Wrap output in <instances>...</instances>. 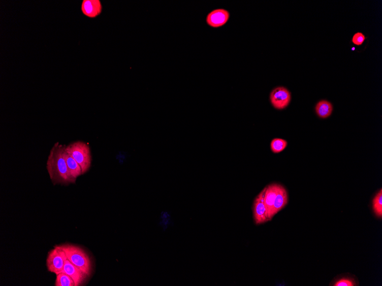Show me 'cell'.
Listing matches in <instances>:
<instances>
[{"label":"cell","mask_w":382,"mask_h":286,"mask_svg":"<svg viewBox=\"0 0 382 286\" xmlns=\"http://www.w3.org/2000/svg\"><path fill=\"white\" fill-rule=\"evenodd\" d=\"M333 110V104L327 100H321L318 102L315 106L316 113L321 119H325L329 118Z\"/></svg>","instance_id":"13"},{"label":"cell","mask_w":382,"mask_h":286,"mask_svg":"<svg viewBox=\"0 0 382 286\" xmlns=\"http://www.w3.org/2000/svg\"><path fill=\"white\" fill-rule=\"evenodd\" d=\"M66 151L79 163L83 174L89 170L92 162V156L87 144L76 141L66 147Z\"/></svg>","instance_id":"3"},{"label":"cell","mask_w":382,"mask_h":286,"mask_svg":"<svg viewBox=\"0 0 382 286\" xmlns=\"http://www.w3.org/2000/svg\"><path fill=\"white\" fill-rule=\"evenodd\" d=\"M372 208L375 215L381 219L382 217V190L380 189L372 200Z\"/></svg>","instance_id":"16"},{"label":"cell","mask_w":382,"mask_h":286,"mask_svg":"<svg viewBox=\"0 0 382 286\" xmlns=\"http://www.w3.org/2000/svg\"><path fill=\"white\" fill-rule=\"evenodd\" d=\"M81 9L85 16L94 19L101 14L103 7L99 0H83Z\"/></svg>","instance_id":"9"},{"label":"cell","mask_w":382,"mask_h":286,"mask_svg":"<svg viewBox=\"0 0 382 286\" xmlns=\"http://www.w3.org/2000/svg\"><path fill=\"white\" fill-rule=\"evenodd\" d=\"M270 99L272 106L276 110H283L289 105L292 100V94L288 89L279 86L272 90Z\"/></svg>","instance_id":"5"},{"label":"cell","mask_w":382,"mask_h":286,"mask_svg":"<svg viewBox=\"0 0 382 286\" xmlns=\"http://www.w3.org/2000/svg\"><path fill=\"white\" fill-rule=\"evenodd\" d=\"M266 188H264L254 199L253 205V216L254 224L261 225L270 221L268 217L267 208L265 206V194Z\"/></svg>","instance_id":"6"},{"label":"cell","mask_w":382,"mask_h":286,"mask_svg":"<svg viewBox=\"0 0 382 286\" xmlns=\"http://www.w3.org/2000/svg\"><path fill=\"white\" fill-rule=\"evenodd\" d=\"M230 13L224 9H217L211 11L206 18L207 23L212 28H219L225 25L230 19Z\"/></svg>","instance_id":"7"},{"label":"cell","mask_w":382,"mask_h":286,"mask_svg":"<svg viewBox=\"0 0 382 286\" xmlns=\"http://www.w3.org/2000/svg\"><path fill=\"white\" fill-rule=\"evenodd\" d=\"M61 272H65V273L70 275L73 280H74L75 286H79L83 284L88 276L83 271H81L79 268L73 264L68 259L66 261L65 267H63Z\"/></svg>","instance_id":"8"},{"label":"cell","mask_w":382,"mask_h":286,"mask_svg":"<svg viewBox=\"0 0 382 286\" xmlns=\"http://www.w3.org/2000/svg\"><path fill=\"white\" fill-rule=\"evenodd\" d=\"M67 258L62 249L58 246L48 253L47 266L49 271L56 275L60 273L65 267Z\"/></svg>","instance_id":"4"},{"label":"cell","mask_w":382,"mask_h":286,"mask_svg":"<svg viewBox=\"0 0 382 286\" xmlns=\"http://www.w3.org/2000/svg\"><path fill=\"white\" fill-rule=\"evenodd\" d=\"M66 160L68 169L69 171L70 176L73 182V184H75L77 178L80 175H83L81 168L75 159L67 152L66 153Z\"/></svg>","instance_id":"12"},{"label":"cell","mask_w":382,"mask_h":286,"mask_svg":"<svg viewBox=\"0 0 382 286\" xmlns=\"http://www.w3.org/2000/svg\"><path fill=\"white\" fill-rule=\"evenodd\" d=\"M66 146L57 142L48 156L47 168L54 185L73 184L66 163Z\"/></svg>","instance_id":"1"},{"label":"cell","mask_w":382,"mask_h":286,"mask_svg":"<svg viewBox=\"0 0 382 286\" xmlns=\"http://www.w3.org/2000/svg\"><path fill=\"white\" fill-rule=\"evenodd\" d=\"M280 185L278 184H272L268 185L266 187V189L264 201H265V204L268 213V217L270 221L272 219V207L273 205H274L276 195L279 190Z\"/></svg>","instance_id":"10"},{"label":"cell","mask_w":382,"mask_h":286,"mask_svg":"<svg viewBox=\"0 0 382 286\" xmlns=\"http://www.w3.org/2000/svg\"><path fill=\"white\" fill-rule=\"evenodd\" d=\"M334 286H354L356 285V281L350 278H343L336 281Z\"/></svg>","instance_id":"17"},{"label":"cell","mask_w":382,"mask_h":286,"mask_svg":"<svg viewBox=\"0 0 382 286\" xmlns=\"http://www.w3.org/2000/svg\"><path fill=\"white\" fill-rule=\"evenodd\" d=\"M56 280L55 281V286H75L74 280L70 275L60 272L56 275Z\"/></svg>","instance_id":"15"},{"label":"cell","mask_w":382,"mask_h":286,"mask_svg":"<svg viewBox=\"0 0 382 286\" xmlns=\"http://www.w3.org/2000/svg\"><path fill=\"white\" fill-rule=\"evenodd\" d=\"M288 146V142L282 138H274L271 142V151L275 154L280 153Z\"/></svg>","instance_id":"14"},{"label":"cell","mask_w":382,"mask_h":286,"mask_svg":"<svg viewBox=\"0 0 382 286\" xmlns=\"http://www.w3.org/2000/svg\"><path fill=\"white\" fill-rule=\"evenodd\" d=\"M289 201L288 193L283 186L280 185L279 190L276 195L274 205L272 207V217L281 211L286 205Z\"/></svg>","instance_id":"11"},{"label":"cell","mask_w":382,"mask_h":286,"mask_svg":"<svg viewBox=\"0 0 382 286\" xmlns=\"http://www.w3.org/2000/svg\"><path fill=\"white\" fill-rule=\"evenodd\" d=\"M66 254L67 258L73 264L79 268L88 276L92 272V263L87 254L81 248L72 244L58 246Z\"/></svg>","instance_id":"2"},{"label":"cell","mask_w":382,"mask_h":286,"mask_svg":"<svg viewBox=\"0 0 382 286\" xmlns=\"http://www.w3.org/2000/svg\"><path fill=\"white\" fill-rule=\"evenodd\" d=\"M366 40L365 35L362 33L358 32L353 35L352 42L354 44L360 46L362 45Z\"/></svg>","instance_id":"18"}]
</instances>
